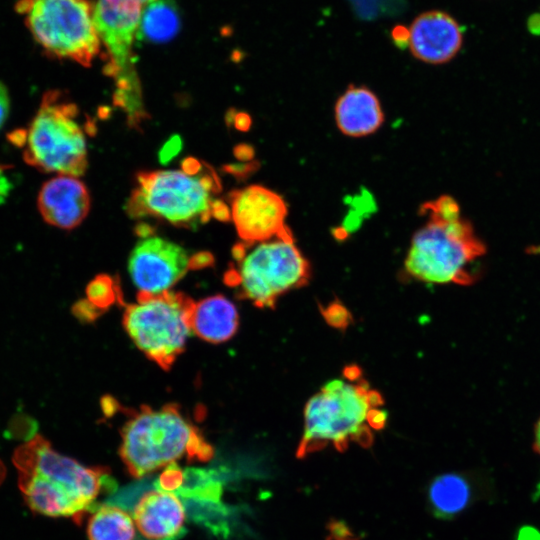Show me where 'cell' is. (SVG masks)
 <instances>
[{
	"label": "cell",
	"mask_w": 540,
	"mask_h": 540,
	"mask_svg": "<svg viewBox=\"0 0 540 540\" xmlns=\"http://www.w3.org/2000/svg\"><path fill=\"white\" fill-rule=\"evenodd\" d=\"M38 422L31 415L22 410L11 417L5 430V436L13 439L29 441L37 435Z\"/></svg>",
	"instance_id": "obj_21"
},
{
	"label": "cell",
	"mask_w": 540,
	"mask_h": 540,
	"mask_svg": "<svg viewBox=\"0 0 540 540\" xmlns=\"http://www.w3.org/2000/svg\"><path fill=\"white\" fill-rule=\"evenodd\" d=\"M537 497H540V482H539V484H538V486H537V490H536V493H535V499H536Z\"/></svg>",
	"instance_id": "obj_30"
},
{
	"label": "cell",
	"mask_w": 540,
	"mask_h": 540,
	"mask_svg": "<svg viewBox=\"0 0 540 540\" xmlns=\"http://www.w3.org/2000/svg\"><path fill=\"white\" fill-rule=\"evenodd\" d=\"M12 461L24 501L35 514L71 517L80 524L103 489L115 486L107 467L84 466L38 434L15 449Z\"/></svg>",
	"instance_id": "obj_1"
},
{
	"label": "cell",
	"mask_w": 540,
	"mask_h": 540,
	"mask_svg": "<svg viewBox=\"0 0 540 540\" xmlns=\"http://www.w3.org/2000/svg\"><path fill=\"white\" fill-rule=\"evenodd\" d=\"M119 455L128 472L140 478L183 456L209 460L213 449L178 406H142L121 429Z\"/></svg>",
	"instance_id": "obj_5"
},
{
	"label": "cell",
	"mask_w": 540,
	"mask_h": 540,
	"mask_svg": "<svg viewBox=\"0 0 540 540\" xmlns=\"http://www.w3.org/2000/svg\"><path fill=\"white\" fill-rule=\"evenodd\" d=\"M112 281L109 277L101 276L96 278L87 288V295L91 304L98 307L109 305L114 299Z\"/></svg>",
	"instance_id": "obj_22"
},
{
	"label": "cell",
	"mask_w": 540,
	"mask_h": 540,
	"mask_svg": "<svg viewBox=\"0 0 540 540\" xmlns=\"http://www.w3.org/2000/svg\"><path fill=\"white\" fill-rule=\"evenodd\" d=\"M463 31L446 12L433 10L418 15L409 28L408 46L412 55L429 64H443L459 52Z\"/></svg>",
	"instance_id": "obj_13"
},
{
	"label": "cell",
	"mask_w": 540,
	"mask_h": 540,
	"mask_svg": "<svg viewBox=\"0 0 540 540\" xmlns=\"http://www.w3.org/2000/svg\"><path fill=\"white\" fill-rule=\"evenodd\" d=\"M472 499V487L465 476L448 473L437 476L428 488V505L439 518H452L462 512Z\"/></svg>",
	"instance_id": "obj_18"
},
{
	"label": "cell",
	"mask_w": 540,
	"mask_h": 540,
	"mask_svg": "<svg viewBox=\"0 0 540 540\" xmlns=\"http://www.w3.org/2000/svg\"><path fill=\"white\" fill-rule=\"evenodd\" d=\"M133 520L147 540H172L180 535L185 521L181 500L166 489L146 492L134 507Z\"/></svg>",
	"instance_id": "obj_15"
},
{
	"label": "cell",
	"mask_w": 540,
	"mask_h": 540,
	"mask_svg": "<svg viewBox=\"0 0 540 540\" xmlns=\"http://www.w3.org/2000/svg\"><path fill=\"white\" fill-rule=\"evenodd\" d=\"M10 111V97L6 86L0 81V129L6 122Z\"/></svg>",
	"instance_id": "obj_24"
},
{
	"label": "cell",
	"mask_w": 540,
	"mask_h": 540,
	"mask_svg": "<svg viewBox=\"0 0 540 540\" xmlns=\"http://www.w3.org/2000/svg\"><path fill=\"white\" fill-rule=\"evenodd\" d=\"M527 27L531 34L540 35V14H532L527 20Z\"/></svg>",
	"instance_id": "obj_26"
},
{
	"label": "cell",
	"mask_w": 540,
	"mask_h": 540,
	"mask_svg": "<svg viewBox=\"0 0 540 540\" xmlns=\"http://www.w3.org/2000/svg\"><path fill=\"white\" fill-rule=\"evenodd\" d=\"M77 105L59 90L44 93L25 130L10 140L22 148L24 161L43 172L79 177L88 166L85 125Z\"/></svg>",
	"instance_id": "obj_6"
},
{
	"label": "cell",
	"mask_w": 540,
	"mask_h": 540,
	"mask_svg": "<svg viewBox=\"0 0 540 540\" xmlns=\"http://www.w3.org/2000/svg\"><path fill=\"white\" fill-rule=\"evenodd\" d=\"M150 0H98L94 21L107 54L105 73L116 82L114 102L128 121L138 125L146 117L140 82L135 70L133 44L138 36L143 7Z\"/></svg>",
	"instance_id": "obj_10"
},
{
	"label": "cell",
	"mask_w": 540,
	"mask_h": 540,
	"mask_svg": "<svg viewBox=\"0 0 540 540\" xmlns=\"http://www.w3.org/2000/svg\"><path fill=\"white\" fill-rule=\"evenodd\" d=\"M17 10L50 56L89 67L98 55L101 41L89 0H20Z\"/></svg>",
	"instance_id": "obj_8"
},
{
	"label": "cell",
	"mask_w": 540,
	"mask_h": 540,
	"mask_svg": "<svg viewBox=\"0 0 540 540\" xmlns=\"http://www.w3.org/2000/svg\"><path fill=\"white\" fill-rule=\"evenodd\" d=\"M528 252H530V253H532V254L540 255V245L531 246V247L528 249Z\"/></svg>",
	"instance_id": "obj_29"
},
{
	"label": "cell",
	"mask_w": 540,
	"mask_h": 540,
	"mask_svg": "<svg viewBox=\"0 0 540 540\" xmlns=\"http://www.w3.org/2000/svg\"><path fill=\"white\" fill-rule=\"evenodd\" d=\"M234 257L238 265L228 272V283L259 308H274L280 296L310 278L309 262L292 235L254 243L249 250L245 243L237 245Z\"/></svg>",
	"instance_id": "obj_7"
},
{
	"label": "cell",
	"mask_w": 540,
	"mask_h": 540,
	"mask_svg": "<svg viewBox=\"0 0 540 540\" xmlns=\"http://www.w3.org/2000/svg\"><path fill=\"white\" fill-rule=\"evenodd\" d=\"M335 121L339 130L350 137H363L376 132L384 122L378 97L370 89L351 85L338 98Z\"/></svg>",
	"instance_id": "obj_16"
},
{
	"label": "cell",
	"mask_w": 540,
	"mask_h": 540,
	"mask_svg": "<svg viewBox=\"0 0 540 540\" xmlns=\"http://www.w3.org/2000/svg\"><path fill=\"white\" fill-rule=\"evenodd\" d=\"M323 315L329 324L337 328L347 327L351 318L348 310L338 302L325 307Z\"/></svg>",
	"instance_id": "obj_23"
},
{
	"label": "cell",
	"mask_w": 540,
	"mask_h": 540,
	"mask_svg": "<svg viewBox=\"0 0 540 540\" xmlns=\"http://www.w3.org/2000/svg\"><path fill=\"white\" fill-rule=\"evenodd\" d=\"M194 304L182 292L139 293L136 302L126 306L123 325L138 349L161 368L169 369L192 333Z\"/></svg>",
	"instance_id": "obj_9"
},
{
	"label": "cell",
	"mask_w": 540,
	"mask_h": 540,
	"mask_svg": "<svg viewBox=\"0 0 540 540\" xmlns=\"http://www.w3.org/2000/svg\"><path fill=\"white\" fill-rule=\"evenodd\" d=\"M136 183L126 204L132 218L151 216L185 228L213 216L214 195L221 189L216 172L194 158L185 159L182 169L140 172Z\"/></svg>",
	"instance_id": "obj_4"
},
{
	"label": "cell",
	"mask_w": 540,
	"mask_h": 540,
	"mask_svg": "<svg viewBox=\"0 0 540 540\" xmlns=\"http://www.w3.org/2000/svg\"><path fill=\"white\" fill-rule=\"evenodd\" d=\"M239 325L236 306L223 295H214L194 304L191 326L199 338L221 343L234 336Z\"/></svg>",
	"instance_id": "obj_17"
},
{
	"label": "cell",
	"mask_w": 540,
	"mask_h": 540,
	"mask_svg": "<svg viewBox=\"0 0 540 540\" xmlns=\"http://www.w3.org/2000/svg\"><path fill=\"white\" fill-rule=\"evenodd\" d=\"M90 195L78 177L57 175L46 181L37 197L38 210L48 224L70 230L77 227L90 210Z\"/></svg>",
	"instance_id": "obj_14"
},
{
	"label": "cell",
	"mask_w": 540,
	"mask_h": 540,
	"mask_svg": "<svg viewBox=\"0 0 540 540\" xmlns=\"http://www.w3.org/2000/svg\"><path fill=\"white\" fill-rule=\"evenodd\" d=\"M534 449L540 454V420L538 421L535 429Z\"/></svg>",
	"instance_id": "obj_28"
},
{
	"label": "cell",
	"mask_w": 540,
	"mask_h": 540,
	"mask_svg": "<svg viewBox=\"0 0 540 540\" xmlns=\"http://www.w3.org/2000/svg\"><path fill=\"white\" fill-rule=\"evenodd\" d=\"M198 266L196 255L190 257L178 244L157 236H144L128 259L130 278L142 294H160L171 288Z\"/></svg>",
	"instance_id": "obj_11"
},
{
	"label": "cell",
	"mask_w": 540,
	"mask_h": 540,
	"mask_svg": "<svg viewBox=\"0 0 540 540\" xmlns=\"http://www.w3.org/2000/svg\"><path fill=\"white\" fill-rule=\"evenodd\" d=\"M392 36L396 43H407L409 39V30L403 26H397L392 32Z\"/></svg>",
	"instance_id": "obj_27"
},
{
	"label": "cell",
	"mask_w": 540,
	"mask_h": 540,
	"mask_svg": "<svg viewBox=\"0 0 540 540\" xmlns=\"http://www.w3.org/2000/svg\"><path fill=\"white\" fill-rule=\"evenodd\" d=\"M426 223L413 235L405 258L406 273L428 284L468 285L476 281V264L486 247L451 196L422 206Z\"/></svg>",
	"instance_id": "obj_3"
},
{
	"label": "cell",
	"mask_w": 540,
	"mask_h": 540,
	"mask_svg": "<svg viewBox=\"0 0 540 540\" xmlns=\"http://www.w3.org/2000/svg\"><path fill=\"white\" fill-rule=\"evenodd\" d=\"M517 540H540V532L533 527L525 526L519 531Z\"/></svg>",
	"instance_id": "obj_25"
},
{
	"label": "cell",
	"mask_w": 540,
	"mask_h": 540,
	"mask_svg": "<svg viewBox=\"0 0 540 540\" xmlns=\"http://www.w3.org/2000/svg\"><path fill=\"white\" fill-rule=\"evenodd\" d=\"M3 166L0 165V175L2 174ZM0 188H3V186H0Z\"/></svg>",
	"instance_id": "obj_31"
},
{
	"label": "cell",
	"mask_w": 540,
	"mask_h": 540,
	"mask_svg": "<svg viewBox=\"0 0 540 540\" xmlns=\"http://www.w3.org/2000/svg\"><path fill=\"white\" fill-rule=\"evenodd\" d=\"M230 216L245 244L289 236L286 227L287 205L276 192L250 185L230 194Z\"/></svg>",
	"instance_id": "obj_12"
},
{
	"label": "cell",
	"mask_w": 540,
	"mask_h": 540,
	"mask_svg": "<svg viewBox=\"0 0 540 540\" xmlns=\"http://www.w3.org/2000/svg\"><path fill=\"white\" fill-rule=\"evenodd\" d=\"M382 405V396L360 378L358 367H347L344 379L327 382L306 403L297 457L329 444L338 451L347 449L351 442L369 446L373 430L383 428L387 420Z\"/></svg>",
	"instance_id": "obj_2"
},
{
	"label": "cell",
	"mask_w": 540,
	"mask_h": 540,
	"mask_svg": "<svg viewBox=\"0 0 540 540\" xmlns=\"http://www.w3.org/2000/svg\"><path fill=\"white\" fill-rule=\"evenodd\" d=\"M135 523L120 507L104 504L93 509L88 525L89 540H133Z\"/></svg>",
	"instance_id": "obj_20"
},
{
	"label": "cell",
	"mask_w": 540,
	"mask_h": 540,
	"mask_svg": "<svg viewBox=\"0 0 540 540\" xmlns=\"http://www.w3.org/2000/svg\"><path fill=\"white\" fill-rule=\"evenodd\" d=\"M179 27V13L172 0H150L143 7L138 36L150 42H166Z\"/></svg>",
	"instance_id": "obj_19"
}]
</instances>
